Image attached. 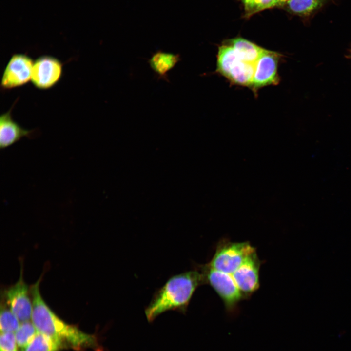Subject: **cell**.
<instances>
[{
	"label": "cell",
	"mask_w": 351,
	"mask_h": 351,
	"mask_svg": "<svg viewBox=\"0 0 351 351\" xmlns=\"http://www.w3.org/2000/svg\"><path fill=\"white\" fill-rule=\"evenodd\" d=\"M64 349L58 341L52 337L37 332L33 339L21 351H59Z\"/></svg>",
	"instance_id": "14"
},
{
	"label": "cell",
	"mask_w": 351,
	"mask_h": 351,
	"mask_svg": "<svg viewBox=\"0 0 351 351\" xmlns=\"http://www.w3.org/2000/svg\"><path fill=\"white\" fill-rule=\"evenodd\" d=\"M62 70V63L58 58L50 55L41 56L34 62L31 80L39 89H50L59 81Z\"/></svg>",
	"instance_id": "7"
},
{
	"label": "cell",
	"mask_w": 351,
	"mask_h": 351,
	"mask_svg": "<svg viewBox=\"0 0 351 351\" xmlns=\"http://www.w3.org/2000/svg\"><path fill=\"white\" fill-rule=\"evenodd\" d=\"M40 278L30 289L32 301L31 321L38 332L59 342L64 348L81 351L90 348L103 351L97 338L80 331L75 325L68 324L60 319L49 307L39 291Z\"/></svg>",
	"instance_id": "1"
},
{
	"label": "cell",
	"mask_w": 351,
	"mask_h": 351,
	"mask_svg": "<svg viewBox=\"0 0 351 351\" xmlns=\"http://www.w3.org/2000/svg\"><path fill=\"white\" fill-rule=\"evenodd\" d=\"M255 252V248L249 242H234L222 239L218 243L212 258L206 265L231 274Z\"/></svg>",
	"instance_id": "3"
},
{
	"label": "cell",
	"mask_w": 351,
	"mask_h": 351,
	"mask_svg": "<svg viewBox=\"0 0 351 351\" xmlns=\"http://www.w3.org/2000/svg\"><path fill=\"white\" fill-rule=\"evenodd\" d=\"M332 0H289V10L295 14L309 16Z\"/></svg>",
	"instance_id": "15"
},
{
	"label": "cell",
	"mask_w": 351,
	"mask_h": 351,
	"mask_svg": "<svg viewBox=\"0 0 351 351\" xmlns=\"http://www.w3.org/2000/svg\"><path fill=\"white\" fill-rule=\"evenodd\" d=\"M261 264V262L255 252L230 274L245 299L249 297L259 287Z\"/></svg>",
	"instance_id": "10"
},
{
	"label": "cell",
	"mask_w": 351,
	"mask_h": 351,
	"mask_svg": "<svg viewBox=\"0 0 351 351\" xmlns=\"http://www.w3.org/2000/svg\"><path fill=\"white\" fill-rule=\"evenodd\" d=\"M15 334L13 332H1L0 351H18Z\"/></svg>",
	"instance_id": "19"
},
{
	"label": "cell",
	"mask_w": 351,
	"mask_h": 351,
	"mask_svg": "<svg viewBox=\"0 0 351 351\" xmlns=\"http://www.w3.org/2000/svg\"><path fill=\"white\" fill-rule=\"evenodd\" d=\"M277 0H242L246 12L249 15L273 7L277 5Z\"/></svg>",
	"instance_id": "18"
},
{
	"label": "cell",
	"mask_w": 351,
	"mask_h": 351,
	"mask_svg": "<svg viewBox=\"0 0 351 351\" xmlns=\"http://www.w3.org/2000/svg\"><path fill=\"white\" fill-rule=\"evenodd\" d=\"M281 55L264 49L254 64V71L251 87L254 90L270 85H277L280 80L278 67Z\"/></svg>",
	"instance_id": "8"
},
{
	"label": "cell",
	"mask_w": 351,
	"mask_h": 351,
	"mask_svg": "<svg viewBox=\"0 0 351 351\" xmlns=\"http://www.w3.org/2000/svg\"><path fill=\"white\" fill-rule=\"evenodd\" d=\"M37 332L32 321L21 322L15 333L18 347L21 349L24 348L33 339Z\"/></svg>",
	"instance_id": "17"
},
{
	"label": "cell",
	"mask_w": 351,
	"mask_h": 351,
	"mask_svg": "<svg viewBox=\"0 0 351 351\" xmlns=\"http://www.w3.org/2000/svg\"><path fill=\"white\" fill-rule=\"evenodd\" d=\"M205 284L204 276L198 268L171 276L154 293L146 307L148 321L153 322L168 311L186 313L195 290Z\"/></svg>",
	"instance_id": "2"
},
{
	"label": "cell",
	"mask_w": 351,
	"mask_h": 351,
	"mask_svg": "<svg viewBox=\"0 0 351 351\" xmlns=\"http://www.w3.org/2000/svg\"><path fill=\"white\" fill-rule=\"evenodd\" d=\"M34 61L25 54H13L2 74L1 87L10 89L23 86L31 80Z\"/></svg>",
	"instance_id": "6"
},
{
	"label": "cell",
	"mask_w": 351,
	"mask_h": 351,
	"mask_svg": "<svg viewBox=\"0 0 351 351\" xmlns=\"http://www.w3.org/2000/svg\"><path fill=\"white\" fill-rule=\"evenodd\" d=\"M12 107L0 117V149L7 148L23 137L35 136V130H27L19 124L12 117Z\"/></svg>",
	"instance_id": "11"
},
{
	"label": "cell",
	"mask_w": 351,
	"mask_h": 351,
	"mask_svg": "<svg viewBox=\"0 0 351 351\" xmlns=\"http://www.w3.org/2000/svg\"><path fill=\"white\" fill-rule=\"evenodd\" d=\"M216 71L234 84L251 87L254 64L242 60L228 43L218 48Z\"/></svg>",
	"instance_id": "4"
},
{
	"label": "cell",
	"mask_w": 351,
	"mask_h": 351,
	"mask_svg": "<svg viewBox=\"0 0 351 351\" xmlns=\"http://www.w3.org/2000/svg\"><path fill=\"white\" fill-rule=\"evenodd\" d=\"M348 53L347 55V57L349 58H351V48L348 50Z\"/></svg>",
	"instance_id": "21"
},
{
	"label": "cell",
	"mask_w": 351,
	"mask_h": 351,
	"mask_svg": "<svg viewBox=\"0 0 351 351\" xmlns=\"http://www.w3.org/2000/svg\"><path fill=\"white\" fill-rule=\"evenodd\" d=\"M22 270L17 282L4 292L5 303L20 322L30 321L32 312V301L30 290L23 278Z\"/></svg>",
	"instance_id": "9"
},
{
	"label": "cell",
	"mask_w": 351,
	"mask_h": 351,
	"mask_svg": "<svg viewBox=\"0 0 351 351\" xmlns=\"http://www.w3.org/2000/svg\"><path fill=\"white\" fill-rule=\"evenodd\" d=\"M289 0H277L276 6H281L287 3Z\"/></svg>",
	"instance_id": "20"
},
{
	"label": "cell",
	"mask_w": 351,
	"mask_h": 351,
	"mask_svg": "<svg viewBox=\"0 0 351 351\" xmlns=\"http://www.w3.org/2000/svg\"><path fill=\"white\" fill-rule=\"evenodd\" d=\"M20 321L6 303H1L0 329L1 332H14L19 328Z\"/></svg>",
	"instance_id": "16"
},
{
	"label": "cell",
	"mask_w": 351,
	"mask_h": 351,
	"mask_svg": "<svg viewBox=\"0 0 351 351\" xmlns=\"http://www.w3.org/2000/svg\"><path fill=\"white\" fill-rule=\"evenodd\" d=\"M181 60L179 54L158 50L152 53L148 64L158 79L169 82L168 73Z\"/></svg>",
	"instance_id": "12"
},
{
	"label": "cell",
	"mask_w": 351,
	"mask_h": 351,
	"mask_svg": "<svg viewBox=\"0 0 351 351\" xmlns=\"http://www.w3.org/2000/svg\"><path fill=\"white\" fill-rule=\"evenodd\" d=\"M202 273L205 284L210 285L220 297L228 312H233L238 304L245 299L232 276L214 269L206 264L198 266Z\"/></svg>",
	"instance_id": "5"
},
{
	"label": "cell",
	"mask_w": 351,
	"mask_h": 351,
	"mask_svg": "<svg viewBox=\"0 0 351 351\" xmlns=\"http://www.w3.org/2000/svg\"><path fill=\"white\" fill-rule=\"evenodd\" d=\"M228 44L242 60L252 64L255 63L264 49L242 38L232 39Z\"/></svg>",
	"instance_id": "13"
}]
</instances>
